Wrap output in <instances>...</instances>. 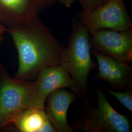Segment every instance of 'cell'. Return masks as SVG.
I'll return each instance as SVG.
<instances>
[{"instance_id":"1","label":"cell","mask_w":132,"mask_h":132,"mask_svg":"<svg viewBox=\"0 0 132 132\" xmlns=\"http://www.w3.org/2000/svg\"><path fill=\"white\" fill-rule=\"evenodd\" d=\"M18 54L14 78L29 80L42 69L61 65L65 47L37 17L26 25L7 29Z\"/></svg>"},{"instance_id":"2","label":"cell","mask_w":132,"mask_h":132,"mask_svg":"<svg viewBox=\"0 0 132 132\" xmlns=\"http://www.w3.org/2000/svg\"><path fill=\"white\" fill-rule=\"evenodd\" d=\"M90 34L85 27L79 21H75L61 63L73 80L72 90L84 99L90 72L96 67L90 56Z\"/></svg>"},{"instance_id":"3","label":"cell","mask_w":132,"mask_h":132,"mask_svg":"<svg viewBox=\"0 0 132 132\" xmlns=\"http://www.w3.org/2000/svg\"><path fill=\"white\" fill-rule=\"evenodd\" d=\"M34 88V81L12 78L0 64V130L21 111L31 108Z\"/></svg>"},{"instance_id":"4","label":"cell","mask_w":132,"mask_h":132,"mask_svg":"<svg viewBox=\"0 0 132 132\" xmlns=\"http://www.w3.org/2000/svg\"><path fill=\"white\" fill-rule=\"evenodd\" d=\"M78 17L90 34L102 29L119 31L132 29L124 0H111L92 11L82 10Z\"/></svg>"},{"instance_id":"5","label":"cell","mask_w":132,"mask_h":132,"mask_svg":"<svg viewBox=\"0 0 132 132\" xmlns=\"http://www.w3.org/2000/svg\"><path fill=\"white\" fill-rule=\"evenodd\" d=\"M97 106L90 108L80 124L87 132H129L130 122L125 116L118 113L110 104L104 93L96 89Z\"/></svg>"},{"instance_id":"6","label":"cell","mask_w":132,"mask_h":132,"mask_svg":"<svg viewBox=\"0 0 132 132\" xmlns=\"http://www.w3.org/2000/svg\"><path fill=\"white\" fill-rule=\"evenodd\" d=\"M90 46L114 60L130 64L132 61V29L119 31L102 29L90 34Z\"/></svg>"},{"instance_id":"7","label":"cell","mask_w":132,"mask_h":132,"mask_svg":"<svg viewBox=\"0 0 132 132\" xmlns=\"http://www.w3.org/2000/svg\"><path fill=\"white\" fill-rule=\"evenodd\" d=\"M34 88L31 108L45 109V101L53 91L65 88L72 90L73 82L69 73L62 66H52L42 69L34 80Z\"/></svg>"},{"instance_id":"8","label":"cell","mask_w":132,"mask_h":132,"mask_svg":"<svg viewBox=\"0 0 132 132\" xmlns=\"http://www.w3.org/2000/svg\"><path fill=\"white\" fill-rule=\"evenodd\" d=\"M41 9L35 0H0V23L9 29L22 27L38 17Z\"/></svg>"},{"instance_id":"9","label":"cell","mask_w":132,"mask_h":132,"mask_svg":"<svg viewBox=\"0 0 132 132\" xmlns=\"http://www.w3.org/2000/svg\"><path fill=\"white\" fill-rule=\"evenodd\" d=\"M98 65L97 77L118 89L132 88V69L129 64L118 61L93 50Z\"/></svg>"},{"instance_id":"10","label":"cell","mask_w":132,"mask_h":132,"mask_svg":"<svg viewBox=\"0 0 132 132\" xmlns=\"http://www.w3.org/2000/svg\"><path fill=\"white\" fill-rule=\"evenodd\" d=\"M47 105L45 109L47 118L58 132H72L69 124L67 113L71 104L76 99L72 93L64 88L57 89L47 98Z\"/></svg>"},{"instance_id":"11","label":"cell","mask_w":132,"mask_h":132,"mask_svg":"<svg viewBox=\"0 0 132 132\" xmlns=\"http://www.w3.org/2000/svg\"><path fill=\"white\" fill-rule=\"evenodd\" d=\"M9 125L21 132H55L45 109H26L18 113Z\"/></svg>"},{"instance_id":"12","label":"cell","mask_w":132,"mask_h":132,"mask_svg":"<svg viewBox=\"0 0 132 132\" xmlns=\"http://www.w3.org/2000/svg\"><path fill=\"white\" fill-rule=\"evenodd\" d=\"M109 94H112L124 107L132 112V88L127 89L124 92H115L112 90H107Z\"/></svg>"},{"instance_id":"13","label":"cell","mask_w":132,"mask_h":132,"mask_svg":"<svg viewBox=\"0 0 132 132\" xmlns=\"http://www.w3.org/2000/svg\"><path fill=\"white\" fill-rule=\"evenodd\" d=\"M85 11H90L104 5L111 0H78Z\"/></svg>"},{"instance_id":"14","label":"cell","mask_w":132,"mask_h":132,"mask_svg":"<svg viewBox=\"0 0 132 132\" xmlns=\"http://www.w3.org/2000/svg\"><path fill=\"white\" fill-rule=\"evenodd\" d=\"M41 9L48 8L54 5L58 0H35Z\"/></svg>"},{"instance_id":"15","label":"cell","mask_w":132,"mask_h":132,"mask_svg":"<svg viewBox=\"0 0 132 132\" xmlns=\"http://www.w3.org/2000/svg\"><path fill=\"white\" fill-rule=\"evenodd\" d=\"M75 0H58L62 5H65L68 8H70L73 4Z\"/></svg>"},{"instance_id":"16","label":"cell","mask_w":132,"mask_h":132,"mask_svg":"<svg viewBox=\"0 0 132 132\" xmlns=\"http://www.w3.org/2000/svg\"><path fill=\"white\" fill-rule=\"evenodd\" d=\"M7 29L5 28L3 24L0 23V44L4 40V35Z\"/></svg>"}]
</instances>
